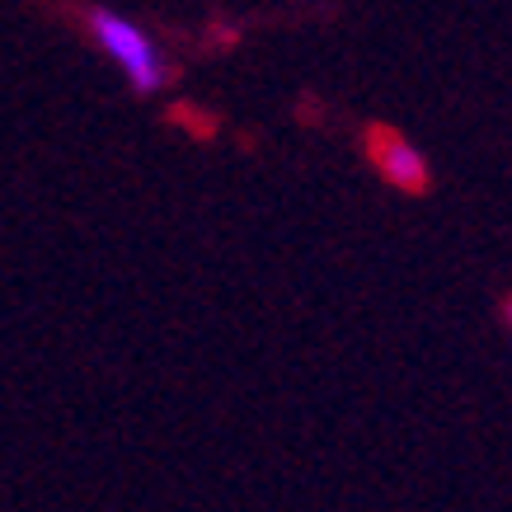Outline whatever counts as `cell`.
Instances as JSON below:
<instances>
[{
	"mask_svg": "<svg viewBox=\"0 0 512 512\" xmlns=\"http://www.w3.org/2000/svg\"><path fill=\"white\" fill-rule=\"evenodd\" d=\"M85 33L99 47V57L127 80V90L137 94H160L170 85V57L156 43V33L141 29L132 15L109 10V5H94L85 10Z\"/></svg>",
	"mask_w": 512,
	"mask_h": 512,
	"instance_id": "1",
	"label": "cell"
},
{
	"mask_svg": "<svg viewBox=\"0 0 512 512\" xmlns=\"http://www.w3.org/2000/svg\"><path fill=\"white\" fill-rule=\"evenodd\" d=\"M367 156H372V165L381 170V179H386L390 188H404V193H423V188H428V160H423L419 146L409 137H400V132L376 127L372 137H367Z\"/></svg>",
	"mask_w": 512,
	"mask_h": 512,
	"instance_id": "2",
	"label": "cell"
},
{
	"mask_svg": "<svg viewBox=\"0 0 512 512\" xmlns=\"http://www.w3.org/2000/svg\"><path fill=\"white\" fill-rule=\"evenodd\" d=\"M508 320H512V306H508Z\"/></svg>",
	"mask_w": 512,
	"mask_h": 512,
	"instance_id": "3",
	"label": "cell"
}]
</instances>
